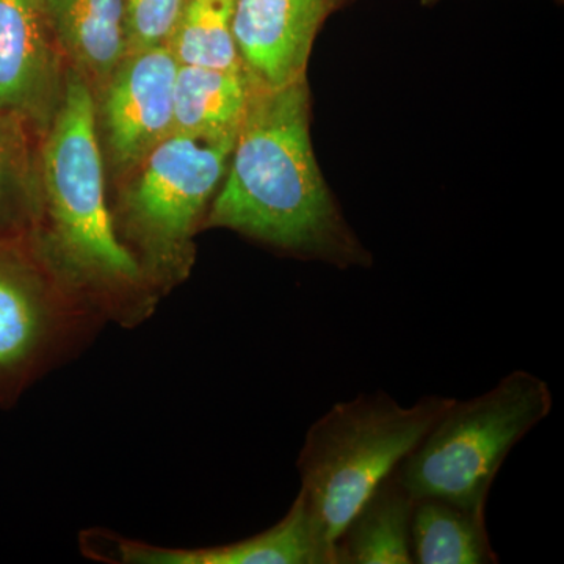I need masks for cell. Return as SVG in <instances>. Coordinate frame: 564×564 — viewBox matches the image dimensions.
Masks as SVG:
<instances>
[{"label":"cell","instance_id":"cell-1","mask_svg":"<svg viewBox=\"0 0 564 564\" xmlns=\"http://www.w3.org/2000/svg\"><path fill=\"white\" fill-rule=\"evenodd\" d=\"M299 258L369 265L315 161L306 76L282 87L252 84L226 170L204 218Z\"/></svg>","mask_w":564,"mask_h":564},{"label":"cell","instance_id":"cell-2","mask_svg":"<svg viewBox=\"0 0 564 564\" xmlns=\"http://www.w3.org/2000/svg\"><path fill=\"white\" fill-rule=\"evenodd\" d=\"M44 258L101 321L132 328L154 292L122 242L106 198L98 115L90 84L70 69L43 148Z\"/></svg>","mask_w":564,"mask_h":564},{"label":"cell","instance_id":"cell-3","mask_svg":"<svg viewBox=\"0 0 564 564\" xmlns=\"http://www.w3.org/2000/svg\"><path fill=\"white\" fill-rule=\"evenodd\" d=\"M452 397L423 395L403 406L389 393H361L334 404L307 430L300 496L333 554L345 525L388 475L414 451Z\"/></svg>","mask_w":564,"mask_h":564},{"label":"cell","instance_id":"cell-4","mask_svg":"<svg viewBox=\"0 0 564 564\" xmlns=\"http://www.w3.org/2000/svg\"><path fill=\"white\" fill-rule=\"evenodd\" d=\"M552 408L554 395L543 378L514 370L491 391L452 400L397 474L414 499L437 497L486 511L505 459Z\"/></svg>","mask_w":564,"mask_h":564},{"label":"cell","instance_id":"cell-5","mask_svg":"<svg viewBox=\"0 0 564 564\" xmlns=\"http://www.w3.org/2000/svg\"><path fill=\"white\" fill-rule=\"evenodd\" d=\"M236 135L173 132L132 170L121 198L122 234L152 288L176 284L191 269L193 236L225 177Z\"/></svg>","mask_w":564,"mask_h":564},{"label":"cell","instance_id":"cell-6","mask_svg":"<svg viewBox=\"0 0 564 564\" xmlns=\"http://www.w3.org/2000/svg\"><path fill=\"white\" fill-rule=\"evenodd\" d=\"M101 321L79 299L51 296L0 250V406L9 408Z\"/></svg>","mask_w":564,"mask_h":564},{"label":"cell","instance_id":"cell-7","mask_svg":"<svg viewBox=\"0 0 564 564\" xmlns=\"http://www.w3.org/2000/svg\"><path fill=\"white\" fill-rule=\"evenodd\" d=\"M177 62L166 46L129 52L104 82L101 117L115 169L129 172L173 133Z\"/></svg>","mask_w":564,"mask_h":564},{"label":"cell","instance_id":"cell-8","mask_svg":"<svg viewBox=\"0 0 564 564\" xmlns=\"http://www.w3.org/2000/svg\"><path fill=\"white\" fill-rule=\"evenodd\" d=\"M82 549L95 560L117 564H334L303 497L265 532L237 543L203 549H169L118 534H82Z\"/></svg>","mask_w":564,"mask_h":564},{"label":"cell","instance_id":"cell-9","mask_svg":"<svg viewBox=\"0 0 564 564\" xmlns=\"http://www.w3.org/2000/svg\"><path fill=\"white\" fill-rule=\"evenodd\" d=\"M345 0H234L232 32L252 84L282 87L306 76L315 36Z\"/></svg>","mask_w":564,"mask_h":564},{"label":"cell","instance_id":"cell-10","mask_svg":"<svg viewBox=\"0 0 564 564\" xmlns=\"http://www.w3.org/2000/svg\"><path fill=\"white\" fill-rule=\"evenodd\" d=\"M44 0H0V115L47 121L62 98Z\"/></svg>","mask_w":564,"mask_h":564},{"label":"cell","instance_id":"cell-11","mask_svg":"<svg viewBox=\"0 0 564 564\" xmlns=\"http://www.w3.org/2000/svg\"><path fill=\"white\" fill-rule=\"evenodd\" d=\"M44 9L63 54L102 87L128 55L122 0H44Z\"/></svg>","mask_w":564,"mask_h":564},{"label":"cell","instance_id":"cell-12","mask_svg":"<svg viewBox=\"0 0 564 564\" xmlns=\"http://www.w3.org/2000/svg\"><path fill=\"white\" fill-rule=\"evenodd\" d=\"M414 497L397 474L367 497L334 544V564H411Z\"/></svg>","mask_w":564,"mask_h":564},{"label":"cell","instance_id":"cell-13","mask_svg":"<svg viewBox=\"0 0 564 564\" xmlns=\"http://www.w3.org/2000/svg\"><path fill=\"white\" fill-rule=\"evenodd\" d=\"M411 556L417 564H494L485 511L417 497L411 514Z\"/></svg>","mask_w":564,"mask_h":564},{"label":"cell","instance_id":"cell-14","mask_svg":"<svg viewBox=\"0 0 564 564\" xmlns=\"http://www.w3.org/2000/svg\"><path fill=\"white\" fill-rule=\"evenodd\" d=\"M245 70L180 66L174 84L173 132L187 135L236 133L250 99Z\"/></svg>","mask_w":564,"mask_h":564},{"label":"cell","instance_id":"cell-15","mask_svg":"<svg viewBox=\"0 0 564 564\" xmlns=\"http://www.w3.org/2000/svg\"><path fill=\"white\" fill-rule=\"evenodd\" d=\"M232 11L234 0H187L166 43L177 65L242 70L234 39Z\"/></svg>","mask_w":564,"mask_h":564},{"label":"cell","instance_id":"cell-16","mask_svg":"<svg viewBox=\"0 0 564 564\" xmlns=\"http://www.w3.org/2000/svg\"><path fill=\"white\" fill-rule=\"evenodd\" d=\"M187 0H122L128 54L166 46Z\"/></svg>","mask_w":564,"mask_h":564},{"label":"cell","instance_id":"cell-17","mask_svg":"<svg viewBox=\"0 0 564 564\" xmlns=\"http://www.w3.org/2000/svg\"><path fill=\"white\" fill-rule=\"evenodd\" d=\"M24 144L18 118L0 115V228L17 225L13 199L21 191L24 173Z\"/></svg>","mask_w":564,"mask_h":564},{"label":"cell","instance_id":"cell-18","mask_svg":"<svg viewBox=\"0 0 564 564\" xmlns=\"http://www.w3.org/2000/svg\"><path fill=\"white\" fill-rule=\"evenodd\" d=\"M422 6H436L437 2H441V0H421ZM562 2V0H560Z\"/></svg>","mask_w":564,"mask_h":564}]
</instances>
